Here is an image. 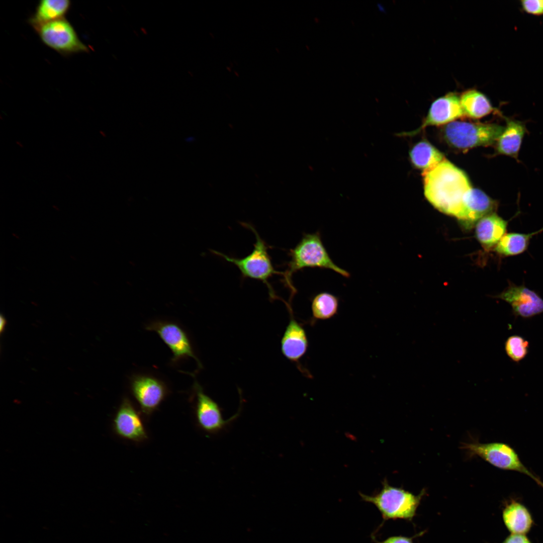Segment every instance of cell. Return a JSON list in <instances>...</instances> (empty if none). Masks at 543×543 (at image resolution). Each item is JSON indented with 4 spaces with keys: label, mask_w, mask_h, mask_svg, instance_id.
Wrapping results in <instances>:
<instances>
[{
    "label": "cell",
    "mask_w": 543,
    "mask_h": 543,
    "mask_svg": "<svg viewBox=\"0 0 543 543\" xmlns=\"http://www.w3.org/2000/svg\"><path fill=\"white\" fill-rule=\"evenodd\" d=\"M506 126L496 143L495 153L512 157L518 161V155L524 136L527 132L522 121L505 118Z\"/></svg>",
    "instance_id": "e0dca14e"
},
{
    "label": "cell",
    "mask_w": 543,
    "mask_h": 543,
    "mask_svg": "<svg viewBox=\"0 0 543 543\" xmlns=\"http://www.w3.org/2000/svg\"><path fill=\"white\" fill-rule=\"evenodd\" d=\"M71 6L69 0H42L29 20L35 29L43 24L64 18Z\"/></svg>",
    "instance_id": "d6986e66"
},
{
    "label": "cell",
    "mask_w": 543,
    "mask_h": 543,
    "mask_svg": "<svg viewBox=\"0 0 543 543\" xmlns=\"http://www.w3.org/2000/svg\"><path fill=\"white\" fill-rule=\"evenodd\" d=\"M409 154L412 164L423 172L434 167L445 159L441 152L425 140L414 145Z\"/></svg>",
    "instance_id": "44dd1931"
},
{
    "label": "cell",
    "mask_w": 543,
    "mask_h": 543,
    "mask_svg": "<svg viewBox=\"0 0 543 543\" xmlns=\"http://www.w3.org/2000/svg\"><path fill=\"white\" fill-rule=\"evenodd\" d=\"M463 448L472 455H477L497 468L523 473L543 486V483L529 472L520 462L514 450L502 443H466Z\"/></svg>",
    "instance_id": "52a82bcc"
},
{
    "label": "cell",
    "mask_w": 543,
    "mask_h": 543,
    "mask_svg": "<svg viewBox=\"0 0 543 543\" xmlns=\"http://www.w3.org/2000/svg\"><path fill=\"white\" fill-rule=\"evenodd\" d=\"M424 194L436 209L456 218L464 199L472 188L466 174L444 159L431 169L423 172Z\"/></svg>",
    "instance_id": "6da1fadb"
},
{
    "label": "cell",
    "mask_w": 543,
    "mask_h": 543,
    "mask_svg": "<svg viewBox=\"0 0 543 543\" xmlns=\"http://www.w3.org/2000/svg\"><path fill=\"white\" fill-rule=\"evenodd\" d=\"M460 103L465 116L473 119L483 118L495 111L488 98L475 89L463 92Z\"/></svg>",
    "instance_id": "ffe728a7"
},
{
    "label": "cell",
    "mask_w": 543,
    "mask_h": 543,
    "mask_svg": "<svg viewBox=\"0 0 543 543\" xmlns=\"http://www.w3.org/2000/svg\"><path fill=\"white\" fill-rule=\"evenodd\" d=\"M381 490L373 495L359 493L361 499L374 504L381 514L383 522L389 519H402L411 520L416 514L423 492L418 495L389 484L386 480L382 482Z\"/></svg>",
    "instance_id": "277c9868"
},
{
    "label": "cell",
    "mask_w": 543,
    "mask_h": 543,
    "mask_svg": "<svg viewBox=\"0 0 543 543\" xmlns=\"http://www.w3.org/2000/svg\"><path fill=\"white\" fill-rule=\"evenodd\" d=\"M377 6H378V8H379V9L380 10V11H381L382 12H384L385 11V9H384V7H383V5L382 4H378L377 5Z\"/></svg>",
    "instance_id": "f1b7e54d"
},
{
    "label": "cell",
    "mask_w": 543,
    "mask_h": 543,
    "mask_svg": "<svg viewBox=\"0 0 543 543\" xmlns=\"http://www.w3.org/2000/svg\"><path fill=\"white\" fill-rule=\"evenodd\" d=\"M501 543H532L525 534H510Z\"/></svg>",
    "instance_id": "4316f807"
},
{
    "label": "cell",
    "mask_w": 543,
    "mask_h": 543,
    "mask_svg": "<svg viewBox=\"0 0 543 543\" xmlns=\"http://www.w3.org/2000/svg\"><path fill=\"white\" fill-rule=\"evenodd\" d=\"M508 222L495 212L477 222L474 227L475 237L486 251L493 250L506 233Z\"/></svg>",
    "instance_id": "2e32d148"
},
{
    "label": "cell",
    "mask_w": 543,
    "mask_h": 543,
    "mask_svg": "<svg viewBox=\"0 0 543 543\" xmlns=\"http://www.w3.org/2000/svg\"><path fill=\"white\" fill-rule=\"evenodd\" d=\"M498 205L497 201L481 190L472 188L466 196L463 208L456 218L463 229L470 230L480 219L496 212Z\"/></svg>",
    "instance_id": "4fadbf2b"
},
{
    "label": "cell",
    "mask_w": 543,
    "mask_h": 543,
    "mask_svg": "<svg viewBox=\"0 0 543 543\" xmlns=\"http://www.w3.org/2000/svg\"><path fill=\"white\" fill-rule=\"evenodd\" d=\"M521 5L526 13L535 15H543V0H522Z\"/></svg>",
    "instance_id": "d4e9b609"
},
{
    "label": "cell",
    "mask_w": 543,
    "mask_h": 543,
    "mask_svg": "<svg viewBox=\"0 0 543 543\" xmlns=\"http://www.w3.org/2000/svg\"><path fill=\"white\" fill-rule=\"evenodd\" d=\"M290 260L282 275V282L290 291V301L297 293L292 281L293 274L304 268L318 267L331 269L348 278V272L336 265L330 257L319 231L304 233L298 243L289 250Z\"/></svg>",
    "instance_id": "7a4b0ae2"
},
{
    "label": "cell",
    "mask_w": 543,
    "mask_h": 543,
    "mask_svg": "<svg viewBox=\"0 0 543 543\" xmlns=\"http://www.w3.org/2000/svg\"><path fill=\"white\" fill-rule=\"evenodd\" d=\"M130 388L142 412L146 415L157 409L168 393L163 382L147 375L134 377L131 381Z\"/></svg>",
    "instance_id": "8fae6325"
},
{
    "label": "cell",
    "mask_w": 543,
    "mask_h": 543,
    "mask_svg": "<svg viewBox=\"0 0 543 543\" xmlns=\"http://www.w3.org/2000/svg\"><path fill=\"white\" fill-rule=\"evenodd\" d=\"M42 42L63 55L89 52L72 25L64 18L34 29Z\"/></svg>",
    "instance_id": "8992f818"
},
{
    "label": "cell",
    "mask_w": 543,
    "mask_h": 543,
    "mask_svg": "<svg viewBox=\"0 0 543 543\" xmlns=\"http://www.w3.org/2000/svg\"><path fill=\"white\" fill-rule=\"evenodd\" d=\"M196 402L195 415L199 426L209 434H216L224 430L239 416L241 407L229 419L223 417L222 409L218 403L206 394L201 386L196 382L194 385Z\"/></svg>",
    "instance_id": "ba28073f"
},
{
    "label": "cell",
    "mask_w": 543,
    "mask_h": 543,
    "mask_svg": "<svg viewBox=\"0 0 543 543\" xmlns=\"http://www.w3.org/2000/svg\"><path fill=\"white\" fill-rule=\"evenodd\" d=\"M372 539L376 543H413V538L401 535L390 536L381 541L377 540L374 536Z\"/></svg>",
    "instance_id": "484cf974"
},
{
    "label": "cell",
    "mask_w": 543,
    "mask_h": 543,
    "mask_svg": "<svg viewBox=\"0 0 543 543\" xmlns=\"http://www.w3.org/2000/svg\"><path fill=\"white\" fill-rule=\"evenodd\" d=\"M113 429L120 437L134 442L148 438L142 419L133 404L125 398L113 419Z\"/></svg>",
    "instance_id": "5bb4252c"
},
{
    "label": "cell",
    "mask_w": 543,
    "mask_h": 543,
    "mask_svg": "<svg viewBox=\"0 0 543 543\" xmlns=\"http://www.w3.org/2000/svg\"><path fill=\"white\" fill-rule=\"evenodd\" d=\"M290 320L281 340V350L289 360L298 363L306 353L308 341L302 326L295 319L292 310H289Z\"/></svg>",
    "instance_id": "9a60e30c"
},
{
    "label": "cell",
    "mask_w": 543,
    "mask_h": 543,
    "mask_svg": "<svg viewBox=\"0 0 543 543\" xmlns=\"http://www.w3.org/2000/svg\"><path fill=\"white\" fill-rule=\"evenodd\" d=\"M542 231L543 227L529 233H506L493 250L500 256L503 257L521 254L527 249L532 237Z\"/></svg>",
    "instance_id": "7402d4cb"
},
{
    "label": "cell",
    "mask_w": 543,
    "mask_h": 543,
    "mask_svg": "<svg viewBox=\"0 0 543 543\" xmlns=\"http://www.w3.org/2000/svg\"><path fill=\"white\" fill-rule=\"evenodd\" d=\"M504 349L507 356L512 361L518 363L527 355L529 342L520 335H511L505 342Z\"/></svg>",
    "instance_id": "cb8c5ba5"
},
{
    "label": "cell",
    "mask_w": 543,
    "mask_h": 543,
    "mask_svg": "<svg viewBox=\"0 0 543 543\" xmlns=\"http://www.w3.org/2000/svg\"><path fill=\"white\" fill-rule=\"evenodd\" d=\"M503 522L511 534H525L529 531L533 521L532 516L523 504L516 501L508 504L502 511Z\"/></svg>",
    "instance_id": "ac0fdd59"
},
{
    "label": "cell",
    "mask_w": 543,
    "mask_h": 543,
    "mask_svg": "<svg viewBox=\"0 0 543 543\" xmlns=\"http://www.w3.org/2000/svg\"><path fill=\"white\" fill-rule=\"evenodd\" d=\"M339 306L338 298L326 292L316 295L311 301L313 318L316 320L329 319L336 314Z\"/></svg>",
    "instance_id": "603a6c76"
},
{
    "label": "cell",
    "mask_w": 543,
    "mask_h": 543,
    "mask_svg": "<svg viewBox=\"0 0 543 543\" xmlns=\"http://www.w3.org/2000/svg\"><path fill=\"white\" fill-rule=\"evenodd\" d=\"M241 224L251 230L255 236L256 241L250 253L242 258H236L215 250H213L212 252L234 264L240 270L243 278L262 282L267 288L270 299L283 300L276 295L269 282V279L275 275L282 276L283 274V272L278 271L275 268L268 252L269 246L252 225L246 223H241Z\"/></svg>",
    "instance_id": "3957f363"
},
{
    "label": "cell",
    "mask_w": 543,
    "mask_h": 543,
    "mask_svg": "<svg viewBox=\"0 0 543 543\" xmlns=\"http://www.w3.org/2000/svg\"><path fill=\"white\" fill-rule=\"evenodd\" d=\"M464 116L460 97L456 93L450 92L433 101L426 118L418 129L409 132L400 133L397 135L413 136L428 126L447 124Z\"/></svg>",
    "instance_id": "7c38bea8"
},
{
    "label": "cell",
    "mask_w": 543,
    "mask_h": 543,
    "mask_svg": "<svg viewBox=\"0 0 543 543\" xmlns=\"http://www.w3.org/2000/svg\"><path fill=\"white\" fill-rule=\"evenodd\" d=\"M504 129L495 123L455 121L444 127L442 134L448 145L463 150L496 143Z\"/></svg>",
    "instance_id": "5b68a950"
},
{
    "label": "cell",
    "mask_w": 543,
    "mask_h": 543,
    "mask_svg": "<svg viewBox=\"0 0 543 543\" xmlns=\"http://www.w3.org/2000/svg\"><path fill=\"white\" fill-rule=\"evenodd\" d=\"M494 297L509 304L516 318L528 319L543 313V299L523 285L509 282L507 288Z\"/></svg>",
    "instance_id": "9c48e42d"
},
{
    "label": "cell",
    "mask_w": 543,
    "mask_h": 543,
    "mask_svg": "<svg viewBox=\"0 0 543 543\" xmlns=\"http://www.w3.org/2000/svg\"><path fill=\"white\" fill-rule=\"evenodd\" d=\"M146 329L157 333L168 347L172 353V363L190 357L201 368V364L194 352L189 337L178 324L172 322L157 321L148 325Z\"/></svg>",
    "instance_id": "30bf717a"
},
{
    "label": "cell",
    "mask_w": 543,
    "mask_h": 543,
    "mask_svg": "<svg viewBox=\"0 0 543 543\" xmlns=\"http://www.w3.org/2000/svg\"><path fill=\"white\" fill-rule=\"evenodd\" d=\"M6 324V321L5 318L2 316H1L0 318V331L1 332L4 330Z\"/></svg>",
    "instance_id": "83f0119b"
}]
</instances>
